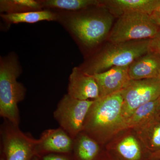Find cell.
Wrapping results in <instances>:
<instances>
[{
  "instance_id": "obj_2",
  "label": "cell",
  "mask_w": 160,
  "mask_h": 160,
  "mask_svg": "<svg viewBox=\"0 0 160 160\" xmlns=\"http://www.w3.org/2000/svg\"><path fill=\"white\" fill-rule=\"evenodd\" d=\"M22 69L17 57L11 53L0 59V115L19 126L20 112L18 104L26 96V89L17 81Z\"/></svg>"
},
{
  "instance_id": "obj_8",
  "label": "cell",
  "mask_w": 160,
  "mask_h": 160,
  "mask_svg": "<svg viewBox=\"0 0 160 160\" xmlns=\"http://www.w3.org/2000/svg\"><path fill=\"white\" fill-rule=\"evenodd\" d=\"M122 93V115L126 122L140 106L160 97V78L131 80Z\"/></svg>"
},
{
  "instance_id": "obj_24",
  "label": "cell",
  "mask_w": 160,
  "mask_h": 160,
  "mask_svg": "<svg viewBox=\"0 0 160 160\" xmlns=\"http://www.w3.org/2000/svg\"><path fill=\"white\" fill-rule=\"evenodd\" d=\"M149 159L152 160H158L160 159V151L151 153L149 155Z\"/></svg>"
},
{
  "instance_id": "obj_12",
  "label": "cell",
  "mask_w": 160,
  "mask_h": 160,
  "mask_svg": "<svg viewBox=\"0 0 160 160\" xmlns=\"http://www.w3.org/2000/svg\"><path fill=\"white\" fill-rule=\"evenodd\" d=\"M114 141L111 149L117 160H143L144 146L135 133L126 132Z\"/></svg>"
},
{
  "instance_id": "obj_11",
  "label": "cell",
  "mask_w": 160,
  "mask_h": 160,
  "mask_svg": "<svg viewBox=\"0 0 160 160\" xmlns=\"http://www.w3.org/2000/svg\"><path fill=\"white\" fill-rule=\"evenodd\" d=\"M99 89L100 98L122 91L131 81L129 66L114 67L104 72L92 74Z\"/></svg>"
},
{
  "instance_id": "obj_3",
  "label": "cell",
  "mask_w": 160,
  "mask_h": 160,
  "mask_svg": "<svg viewBox=\"0 0 160 160\" xmlns=\"http://www.w3.org/2000/svg\"><path fill=\"white\" fill-rule=\"evenodd\" d=\"M63 12L57 13L58 20L81 44L88 48L102 42L111 29L113 18L110 15Z\"/></svg>"
},
{
  "instance_id": "obj_7",
  "label": "cell",
  "mask_w": 160,
  "mask_h": 160,
  "mask_svg": "<svg viewBox=\"0 0 160 160\" xmlns=\"http://www.w3.org/2000/svg\"><path fill=\"white\" fill-rule=\"evenodd\" d=\"M1 138L6 160H31L35 156L36 139L8 120H4L1 126Z\"/></svg>"
},
{
  "instance_id": "obj_15",
  "label": "cell",
  "mask_w": 160,
  "mask_h": 160,
  "mask_svg": "<svg viewBox=\"0 0 160 160\" xmlns=\"http://www.w3.org/2000/svg\"><path fill=\"white\" fill-rule=\"evenodd\" d=\"M102 6L121 12H138L151 15L160 6V0H111L103 1Z\"/></svg>"
},
{
  "instance_id": "obj_22",
  "label": "cell",
  "mask_w": 160,
  "mask_h": 160,
  "mask_svg": "<svg viewBox=\"0 0 160 160\" xmlns=\"http://www.w3.org/2000/svg\"><path fill=\"white\" fill-rule=\"evenodd\" d=\"M150 50L157 52L160 56V31L150 40Z\"/></svg>"
},
{
  "instance_id": "obj_6",
  "label": "cell",
  "mask_w": 160,
  "mask_h": 160,
  "mask_svg": "<svg viewBox=\"0 0 160 160\" xmlns=\"http://www.w3.org/2000/svg\"><path fill=\"white\" fill-rule=\"evenodd\" d=\"M94 100H79L65 94L58 104L53 117L60 127L74 139L82 132L84 123Z\"/></svg>"
},
{
  "instance_id": "obj_29",
  "label": "cell",
  "mask_w": 160,
  "mask_h": 160,
  "mask_svg": "<svg viewBox=\"0 0 160 160\" xmlns=\"http://www.w3.org/2000/svg\"></svg>"
},
{
  "instance_id": "obj_25",
  "label": "cell",
  "mask_w": 160,
  "mask_h": 160,
  "mask_svg": "<svg viewBox=\"0 0 160 160\" xmlns=\"http://www.w3.org/2000/svg\"><path fill=\"white\" fill-rule=\"evenodd\" d=\"M31 160H41L40 158L38 156H34Z\"/></svg>"
},
{
  "instance_id": "obj_1",
  "label": "cell",
  "mask_w": 160,
  "mask_h": 160,
  "mask_svg": "<svg viewBox=\"0 0 160 160\" xmlns=\"http://www.w3.org/2000/svg\"><path fill=\"white\" fill-rule=\"evenodd\" d=\"M123 102L122 90L94 100L85 120L83 132L102 145L126 130Z\"/></svg>"
},
{
  "instance_id": "obj_21",
  "label": "cell",
  "mask_w": 160,
  "mask_h": 160,
  "mask_svg": "<svg viewBox=\"0 0 160 160\" xmlns=\"http://www.w3.org/2000/svg\"><path fill=\"white\" fill-rule=\"evenodd\" d=\"M41 160H72L70 154L50 153L39 157Z\"/></svg>"
},
{
  "instance_id": "obj_16",
  "label": "cell",
  "mask_w": 160,
  "mask_h": 160,
  "mask_svg": "<svg viewBox=\"0 0 160 160\" xmlns=\"http://www.w3.org/2000/svg\"><path fill=\"white\" fill-rule=\"evenodd\" d=\"M100 150V144L83 132L73 139L72 152L76 160H96Z\"/></svg>"
},
{
  "instance_id": "obj_18",
  "label": "cell",
  "mask_w": 160,
  "mask_h": 160,
  "mask_svg": "<svg viewBox=\"0 0 160 160\" xmlns=\"http://www.w3.org/2000/svg\"><path fill=\"white\" fill-rule=\"evenodd\" d=\"M160 116V97L140 106L126 120V129H132Z\"/></svg>"
},
{
  "instance_id": "obj_19",
  "label": "cell",
  "mask_w": 160,
  "mask_h": 160,
  "mask_svg": "<svg viewBox=\"0 0 160 160\" xmlns=\"http://www.w3.org/2000/svg\"><path fill=\"white\" fill-rule=\"evenodd\" d=\"M41 2L43 8L73 12L103 5V1L98 0H43Z\"/></svg>"
},
{
  "instance_id": "obj_4",
  "label": "cell",
  "mask_w": 160,
  "mask_h": 160,
  "mask_svg": "<svg viewBox=\"0 0 160 160\" xmlns=\"http://www.w3.org/2000/svg\"><path fill=\"white\" fill-rule=\"evenodd\" d=\"M150 40L112 43L96 56L86 68H80L84 72L92 75L104 72L112 67L129 66L150 51Z\"/></svg>"
},
{
  "instance_id": "obj_9",
  "label": "cell",
  "mask_w": 160,
  "mask_h": 160,
  "mask_svg": "<svg viewBox=\"0 0 160 160\" xmlns=\"http://www.w3.org/2000/svg\"><path fill=\"white\" fill-rule=\"evenodd\" d=\"M73 139L61 127L46 129L37 139L35 147V156L50 153L71 154Z\"/></svg>"
},
{
  "instance_id": "obj_10",
  "label": "cell",
  "mask_w": 160,
  "mask_h": 160,
  "mask_svg": "<svg viewBox=\"0 0 160 160\" xmlns=\"http://www.w3.org/2000/svg\"><path fill=\"white\" fill-rule=\"evenodd\" d=\"M67 94L82 101L95 100L100 98L99 89L94 78L78 67L73 68L69 76Z\"/></svg>"
},
{
  "instance_id": "obj_28",
  "label": "cell",
  "mask_w": 160,
  "mask_h": 160,
  "mask_svg": "<svg viewBox=\"0 0 160 160\" xmlns=\"http://www.w3.org/2000/svg\"><path fill=\"white\" fill-rule=\"evenodd\" d=\"M96 160H108L103 159H97Z\"/></svg>"
},
{
  "instance_id": "obj_17",
  "label": "cell",
  "mask_w": 160,
  "mask_h": 160,
  "mask_svg": "<svg viewBox=\"0 0 160 160\" xmlns=\"http://www.w3.org/2000/svg\"><path fill=\"white\" fill-rule=\"evenodd\" d=\"M1 17L9 24L21 23L33 24L42 21H52L58 20V13L49 9L11 14L1 13Z\"/></svg>"
},
{
  "instance_id": "obj_26",
  "label": "cell",
  "mask_w": 160,
  "mask_h": 160,
  "mask_svg": "<svg viewBox=\"0 0 160 160\" xmlns=\"http://www.w3.org/2000/svg\"><path fill=\"white\" fill-rule=\"evenodd\" d=\"M0 160H6V159H5V157H4V155L3 154H2V156H1Z\"/></svg>"
},
{
  "instance_id": "obj_20",
  "label": "cell",
  "mask_w": 160,
  "mask_h": 160,
  "mask_svg": "<svg viewBox=\"0 0 160 160\" xmlns=\"http://www.w3.org/2000/svg\"><path fill=\"white\" fill-rule=\"evenodd\" d=\"M41 1L1 0L0 12L4 14L18 13L43 10Z\"/></svg>"
},
{
  "instance_id": "obj_27",
  "label": "cell",
  "mask_w": 160,
  "mask_h": 160,
  "mask_svg": "<svg viewBox=\"0 0 160 160\" xmlns=\"http://www.w3.org/2000/svg\"><path fill=\"white\" fill-rule=\"evenodd\" d=\"M157 12H159V13L160 14V6L159 7V8H158V9L157 11Z\"/></svg>"
},
{
  "instance_id": "obj_14",
  "label": "cell",
  "mask_w": 160,
  "mask_h": 160,
  "mask_svg": "<svg viewBox=\"0 0 160 160\" xmlns=\"http://www.w3.org/2000/svg\"><path fill=\"white\" fill-rule=\"evenodd\" d=\"M146 151H160V117H158L132 129Z\"/></svg>"
},
{
  "instance_id": "obj_23",
  "label": "cell",
  "mask_w": 160,
  "mask_h": 160,
  "mask_svg": "<svg viewBox=\"0 0 160 160\" xmlns=\"http://www.w3.org/2000/svg\"><path fill=\"white\" fill-rule=\"evenodd\" d=\"M152 19L160 27V14L156 11L151 15Z\"/></svg>"
},
{
  "instance_id": "obj_5",
  "label": "cell",
  "mask_w": 160,
  "mask_h": 160,
  "mask_svg": "<svg viewBox=\"0 0 160 160\" xmlns=\"http://www.w3.org/2000/svg\"><path fill=\"white\" fill-rule=\"evenodd\" d=\"M160 31V27L144 12H129L121 14L110 32L109 41L118 43L151 39Z\"/></svg>"
},
{
  "instance_id": "obj_13",
  "label": "cell",
  "mask_w": 160,
  "mask_h": 160,
  "mask_svg": "<svg viewBox=\"0 0 160 160\" xmlns=\"http://www.w3.org/2000/svg\"><path fill=\"white\" fill-rule=\"evenodd\" d=\"M129 74L131 80L160 78V56L150 50L129 66Z\"/></svg>"
}]
</instances>
